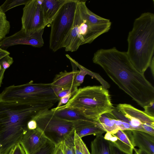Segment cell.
<instances>
[{
	"label": "cell",
	"instance_id": "1",
	"mask_svg": "<svg viewBox=\"0 0 154 154\" xmlns=\"http://www.w3.org/2000/svg\"><path fill=\"white\" fill-rule=\"evenodd\" d=\"M94 63L101 66L109 77L139 105L143 108L154 101V87L144 74L138 71L126 52L116 47L100 49L94 54Z\"/></svg>",
	"mask_w": 154,
	"mask_h": 154
},
{
	"label": "cell",
	"instance_id": "39",
	"mask_svg": "<svg viewBox=\"0 0 154 154\" xmlns=\"http://www.w3.org/2000/svg\"></svg>",
	"mask_w": 154,
	"mask_h": 154
},
{
	"label": "cell",
	"instance_id": "25",
	"mask_svg": "<svg viewBox=\"0 0 154 154\" xmlns=\"http://www.w3.org/2000/svg\"><path fill=\"white\" fill-rule=\"evenodd\" d=\"M56 145L49 140L44 146L35 154H53Z\"/></svg>",
	"mask_w": 154,
	"mask_h": 154
},
{
	"label": "cell",
	"instance_id": "7",
	"mask_svg": "<svg viewBox=\"0 0 154 154\" xmlns=\"http://www.w3.org/2000/svg\"><path fill=\"white\" fill-rule=\"evenodd\" d=\"M32 119L35 120L37 128L47 139L56 145L62 142L74 132L72 122L57 117L51 109L40 112Z\"/></svg>",
	"mask_w": 154,
	"mask_h": 154
},
{
	"label": "cell",
	"instance_id": "13",
	"mask_svg": "<svg viewBox=\"0 0 154 154\" xmlns=\"http://www.w3.org/2000/svg\"><path fill=\"white\" fill-rule=\"evenodd\" d=\"M104 138L110 141L113 146L127 154H133L134 149L130 138L125 131L118 130L115 133L106 132Z\"/></svg>",
	"mask_w": 154,
	"mask_h": 154
},
{
	"label": "cell",
	"instance_id": "37",
	"mask_svg": "<svg viewBox=\"0 0 154 154\" xmlns=\"http://www.w3.org/2000/svg\"><path fill=\"white\" fill-rule=\"evenodd\" d=\"M13 148L14 147H13L11 149L7 154H12L13 152Z\"/></svg>",
	"mask_w": 154,
	"mask_h": 154
},
{
	"label": "cell",
	"instance_id": "23",
	"mask_svg": "<svg viewBox=\"0 0 154 154\" xmlns=\"http://www.w3.org/2000/svg\"><path fill=\"white\" fill-rule=\"evenodd\" d=\"M30 0H7L2 4L0 7L5 13L10 9L21 5H25Z\"/></svg>",
	"mask_w": 154,
	"mask_h": 154
},
{
	"label": "cell",
	"instance_id": "2",
	"mask_svg": "<svg viewBox=\"0 0 154 154\" xmlns=\"http://www.w3.org/2000/svg\"><path fill=\"white\" fill-rule=\"evenodd\" d=\"M52 103L29 105L0 101V152L7 154L19 143L28 129L29 121L40 112L50 109Z\"/></svg>",
	"mask_w": 154,
	"mask_h": 154
},
{
	"label": "cell",
	"instance_id": "15",
	"mask_svg": "<svg viewBox=\"0 0 154 154\" xmlns=\"http://www.w3.org/2000/svg\"><path fill=\"white\" fill-rule=\"evenodd\" d=\"M67 0H40L46 26L51 24L62 6Z\"/></svg>",
	"mask_w": 154,
	"mask_h": 154
},
{
	"label": "cell",
	"instance_id": "30",
	"mask_svg": "<svg viewBox=\"0 0 154 154\" xmlns=\"http://www.w3.org/2000/svg\"><path fill=\"white\" fill-rule=\"evenodd\" d=\"M27 128L29 130H33L37 128V125L36 122L34 119H31L27 123Z\"/></svg>",
	"mask_w": 154,
	"mask_h": 154
},
{
	"label": "cell",
	"instance_id": "14",
	"mask_svg": "<svg viewBox=\"0 0 154 154\" xmlns=\"http://www.w3.org/2000/svg\"><path fill=\"white\" fill-rule=\"evenodd\" d=\"M75 132L80 138L87 135L97 136L106 132L100 127L98 122L89 119L77 120L72 122Z\"/></svg>",
	"mask_w": 154,
	"mask_h": 154
},
{
	"label": "cell",
	"instance_id": "10",
	"mask_svg": "<svg viewBox=\"0 0 154 154\" xmlns=\"http://www.w3.org/2000/svg\"><path fill=\"white\" fill-rule=\"evenodd\" d=\"M44 29L26 32L21 29L12 35L6 37L0 42V48L3 49L18 45H26L41 48L44 45L43 35Z\"/></svg>",
	"mask_w": 154,
	"mask_h": 154
},
{
	"label": "cell",
	"instance_id": "12",
	"mask_svg": "<svg viewBox=\"0 0 154 154\" xmlns=\"http://www.w3.org/2000/svg\"><path fill=\"white\" fill-rule=\"evenodd\" d=\"M134 147H137L148 154H154V135L139 130L125 131Z\"/></svg>",
	"mask_w": 154,
	"mask_h": 154
},
{
	"label": "cell",
	"instance_id": "28",
	"mask_svg": "<svg viewBox=\"0 0 154 154\" xmlns=\"http://www.w3.org/2000/svg\"><path fill=\"white\" fill-rule=\"evenodd\" d=\"M12 154H25L23 148L19 143L16 144L14 147Z\"/></svg>",
	"mask_w": 154,
	"mask_h": 154
},
{
	"label": "cell",
	"instance_id": "36",
	"mask_svg": "<svg viewBox=\"0 0 154 154\" xmlns=\"http://www.w3.org/2000/svg\"><path fill=\"white\" fill-rule=\"evenodd\" d=\"M113 150L114 154H127L121 151L118 148L114 146Z\"/></svg>",
	"mask_w": 154,
	"mask_h": 154
},
{
	"label": "cell",
	"instance_id": "6",
	"mask_svg": "<svg viewBox=\"0 0 154 154\" xmlns=\"http://www.w3.org/2000/svg\"><path fill=\"white\" fill-rule=\"evenodd\" d=\"M111 24H91L85 17L78 0L72 27L63 42V48L66 51H76L81 45L90 44L100 35L108 32Z\"/></svg>",
	"mask_w": 154,
	"mask_h": 154
},
{
	"label": "cell",
	"instance_id": "32",
	"mask_svg": "<svg viewBox=\"0 0 154 154\" xmlns=\"http://www.w3.org/2000/svg\"><path fill=\"white\" fill-rule=\"evenodd\" d=\"M10 54V53L8 51L0 48V60L5 56Z\"/></svg>",
	"mask_w": 154,
	"mask_h": 154
},
{
	"label": "cell",
	"instance_id": "31",
	"mask_svg": "<svg viewBox=\"0 0 154 154\" xmlns=\"http://www.w3.org/2000/svg\"><path fill=\"white\" fill-rule=\"evenodd\" d=\"M53 154H64L62 143L56 145Z\"/></svg>",
	"mask_w": 154,
	"mask_h": 154
},
{
	"label": "cell",
	"instance_id": "27",
	"mask_svg": "<svg viewBox=\"0 0 154 154\" xmlns=\"http://www.w3.org/2000/svg\"><path fill=\"white\" fill-rule=\"evenodd\" d=\"M144 112L148 116L154 117V101L143 107Z\"/></svg>",
	"mask_w": 154,
	"mask_h": 154
},
{
	"label": "cell",
	"instance_id": "22",
	"mask_svg": "<svg viewBox=\"0 0 154 154\" xmlns=\"http://www.w3.org/2000/svg\"><path fill=\"white\" fill-rule=\"evenodd\" d=\"M74 146L76 154H91L85 143L75 131Z\"/></svg>",
	"mask_w": 154,
	"mask_h": 154
},
{
	"label": "cell",
	"instance_id": "8",
	"mask_svg": "<svg viewBox=\"0 0 154 154\" xmlns=\"http://www.w3.org/2000/svg\"><path fill=\"white\" fill-rule=\"evenodd\" d=\"M78 0H67L51 23L49 48L54 52L63 48L73 25Z\"/></svg>",
	"mask_w": 154,
	"mask_h": 154
},
{
	"label": "cell",
	"instance_id": "18",
	"mask_svg": "<svg viewBox=\"0 0 154 154\" xmlns=\"http://www.w3.org/2000/svg\"><path fill=\"white\" fill-rule=\"evenodd\" d=\"M77 71L76 69H73L72 72L65 71L60 72L55 76L53 82L51 83L52 87H58L63 89L74 87V83Z\"/></svg>",
	"mask_w": 154,
	"mask_h": 154
},
{
	"label": "cell",
	"instance_id": "35",
	"mask_svg": "<svg viewBox=\"0 0 154 154\" xmlns=\"http://www.w3.org/2000/svg\"><path fill=\"white\" fill-rule=\"evenodd\" d=\"M134 154H148L145 151L140 149H137L135 148L134 149Z\"/></svg>",
	"mask_w": 154,
	"mask_h": 154
},
{
	"label": "cell",
	"instance_id": "38",
	"mask_svg": "<svg viewBox=\"0 0 154 154\" xmlns=\"http://www.w3.org/2000/svg\"><path fill=\"white\" fill-rule=\"evenodd\" d=\"M0 154H3L0 153Z\"/></svg>",
	"mask_w": 154,
	"mask_h": 154
},
{
	"label": "cell",
	"instance_id": "17",
	"mask_svg": "<svg viewBox=\"0 0 154 154\" xmlns=\"http://www.w3.org/2000/svg\"><path fill=\"white\" fill-rule=\"evenodd\" d=\"M57 117L68 121L73 122L77 120L88 119L76 109L65 107L62 106L51 109Z\"/></svg>",
	"mask_w": 154,
	"mask_h": 154
},
{
	"label": "cell",
	"instance_id": "20",
	"mask_svg": "<svg viewBox=\"0 0 154 154\" xmlns=\"http://www.w3.org/2000/svg\"><path fill=\"white\" fill-rule=\"evenodd\" d=\"M117 119L112 112L104 113L101 115L97 122L98 125L106 132L115 133L120 129L116 126L115 122Z\"/></svg>",
	"mask_w": 154,
	"mask_h": 154
},
{
	"label": "cell",
	"instance_id": "33",
	"mask_svg": "<svg viewBox=\"0 0 154 154\" xmlns=\"http://www.w3.org/2000/svg\"><path fill=\"white\" fill-rule=\"evenodd\" d=\"M5 70L4 69L0 64V87L2 84L4 74Z\"/></svg>",
	"mask_w": 154,
	"mask_h": 154
},
{
	"label": "cell",
	"instance_id": "3",
	"mask_svg": "<svg viewBox=\"0 0 154 154\" xmlns=\"http://www.w3.org/2000/svg\"><path fill=\"white\" fill-rule=\"evenodd\" d=\"M128 56L134 67L144 74L154 53V14H142L136 19L127 38Z\"/></svg>",
	"mask_w": 154,
	"mask_h": 154
},
{
	"label": "cell",
	"instance_id": "26",
	"mask_svg": "<svg viewBox=\"0 0 154 154\" xmlns=\"http://www.w3.org/2000/svg\"><path fill=\"white\" fill-rule=\"evenodd\" d=\"M13 62V58L8 55L5 56L0 60V64L2 68L6 70L12 64Z\"/></svg>",
	"mask_w": 154,
	"mask_h": 154
},
{
	"label": "cell",
	"instance_id": "16",
	"mask_svg": "<svg viewBox=\"0 0 154 154\" xmlns=\"http://www.w3.org/2000/svg\"><path fill=\"white\" fill-rule=\"evenodd\" d=\"M116 107L125 117L137 119L143 124L154 125V117L148 116L144 112L136 108L130 104H119Z\"/></svg>",
	"mask_w": 154,
	"mask_h": 154
},
{
	"label": "cell",
	"instance_id": "34",
	"mask_svg": "<svg viewBox=\"0 0 154 154\" xmlns=\"http://www.w3.org/2000/svg\"><path fill=\"white\" fill-rule=\"evenodd\" d=\"M152 75V76L154 78V56L152 57L150 64L149 66Z\"/></svg>",
	"mask_w": 154,
	"mask_h": 154
},
{
	"label": "cell",
	"instance_id": "11",
	"mask_svg": "<svg viewBox=\"0 0 154 154\" xmlns=\"http://www.w3.org/2000/svg\"><path fill=\"white\" fill-rule=\"evenodd\" d=\"M48 139L38 128L33 130L27 129L19 143L25 154H35L45 144Z\"/></svg>",
	"mask_w": 154,
	"mask_h": 154
},
{
	"label": "cell",
	"instance_id": "21",
	"mask_svg": "<svg viewBox=\"0 0 154 154\" xmlns=\"http://www.w3.org/2000/svg\"><path fill=\"white\" fill-rule=\"evenodd\" d=\"M10 28V22L7 19L5 13L0 7V42L9 33Z\"/></svg>",
	"mask_w": 154,
	"mask_h": 154
},
{
	"label": "cell",
	"instance_id": "9",
	"mask_svg": "<svg viewBox=\"0 0 154 154\" xmlns=\"http://www.w3.org/2000/svg\"><path fill=\"white\" fill-rule=\"evenodd\" d=\"M21 29L25 32L44 29L45 25L40 0H30L23 9Z\"/></svg>",
	"mask_w": 154,
	"mask_h": 154
},
{
	"label": "cell",
	"instance_id": "29",
	"mask_svg": "<svg viewBox=\"0 0 154 154\" xmlns=\"http://www.w3.org/2000/svg\"><path fill=\"white\" fill-rule=\"evenodd\" d=\"M72 97V94H69L61 98L60 100L58 105L56 107L58 108L60 107L63 106V105L66 104Z\"/></svg>",
	"mask_w": 154,
	"mask_h": 154
},
{
	"label": "cell",
	"instance_id": "24",
	"mask_svg": "<svg viewBox=\"0 0 154 154\" xmlns=\"http://www.w3.org/2000/svg\"><path fill=\"white\" fill-rule=\"evenodd\" d=\"M74 133L62 142L64 154H76L74 146Z\"/></svg>",
	"mask_w": 154,
	"mask_h": 154
},
{
	"label": "cell",
	"instance_id": "19",
	"mask_svg": "<svg viewBox=\"0 0 154 154\" xmlns=\"http://www.w3.org/2000/svg\"><path fill=\"white\" fill-rule=\"evenodd\" d=\"M91 154H114L113 145L103 135L96 136L91 142Z\"/></svg>",
	"mask_w": 154,
	"mask_h": 154
},
{
	"label": "cell",
	"instance_id": "5",
	"mask_svg": "<svg viewBox=\"0 0 154 154\" xmlns=\"http://www.w3.org/2000/svg\"><path fill=\"white\" fill-rule=\"evenodd\" d=\"M2 102L35 105L54 104L59 101L51 83H36L32 81L6 87L0 94Z\"/></svg>",
	"mask_w": 154,
	"mask_h": 154
},
{
	"label": "cell",
	"instance_id": "4",
	"mask_svg": "<svg viewBox=\"0 0 154 154\" xmlns=\"http://www.w3.org/2000/svg\"><path fill=\"white\" fill-rule=\"evenodd\" d=\"M63 106L78 109L85 118L95 121L101 115L111 112L114 108L108 90L102 85L78 89L68 102Z\"/></svg>",
	"mask_w": 154,
	"mask_h": 154
}]
</instances>
